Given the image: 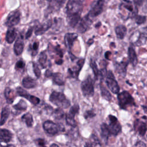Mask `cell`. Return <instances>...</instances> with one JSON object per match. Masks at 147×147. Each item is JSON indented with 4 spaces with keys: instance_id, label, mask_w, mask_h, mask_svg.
Masks as SVG:
<instances>
[{
    "instance_id": "30bf717a",
    "label": "cell",
    "mask_w": 147,
    "mask_h": 147,
    "mask_svg": "<svg viewBox=\"0 0 147 147\" xmlns=\"http://www.w3.org/2000/svg\"><path fill=\"white\" fill-rule=\"evenodd\" d=\"M109 125H108V127L110 131V134L113 135H117L121 131V126L118 119L116 117L113 115H109Z\"/></svg>"
},
{
    "instance_id": "7c38bea8",
    "label": "cell",
    "mask_w": 147,
    "mask_h": 147,
    "mask_svg": "<svg viewBox=\"0 0 147 147\" xmlns=\"http://www.w3.org/2000/svg\"><path fill=\"white\" fill-rule=\"evenodd\" d=\"M92 23V20L90 19L88 16H85L84 17L81 18L77 26H76V29L77 31L80 33H84L88 29L90 28L91 24Z\"/></svg>"
},
{
    "instance_id": "e575fe53",
    "label": "cell",
    "mask_w": 147,
    "mask_h": 147,
    "mask_svg": "<svg viewBox=\"0 0 147 147\" xmlns=\"http://www.w3.org/2000/svg\"><path fill=\"white\" fill-rule=\"evenodd\" d=\"M22 120L25 122L28 127H31L33 123V119L32 114L29 113H27L22 115L21 117Z\"/></svg>"
},
{
    "instance_id": "816d5d0a",
    "label": "cell",
    "mask_w": 147,
    "mask_h": 147,
    "mask_svg": "<svg viewBox=\"0 0 147 147\" xmlns=\"http://www.w3.org/2000/svg\"><path fill=\"white\" fill-rule=\"evenodd\" d=\"M84 147H94V146H92V144H91L90 143H86V145H84Z\"/></svg>"
},
{
    "instance_id": "cb8c5ba5",
    "label": "cell",
    "mask_w": 147,
    "mask_h": 147,
    "mask_svg": "<svg viewBox=\"0 0 147 147\" xmlns=\"http://www.w3.org/2000/svg\"><path fill=\"white\" fill-rule=\"evenodd\" d=\"M81 19V16L69 15L67 16V22L69 26L75 28Z\"/></svg>"
},
{
    "instance_id": "b9f144b4",
    "label": "cell",
    "mask_w": 147,
    "mask_h": 147,
    "mask_svg": "<svg viewBox=\"0 0 147 147\" xmlns=\"http://www.w3.org/2000/svg\"><path fill=\"white\" fill-rule=\"evenodd\" d=\"M17 93L18 94V95H20V96H21L22 97H24L25 98L29 94L26 90H25L24 89H23L21 87H18L17 88Z\"/></svg>"
},
{
    "instance_id": "1f68e13d",
    "label": "cell",
    "mask_w": 147,
    "mask_h": 147,
    "mask_svg": "<svg viewBox=\"0 0 147 147\" xmlns=\"http://www.w3.org/2000/svg\"><path fill=\"white\" fill-rule=\"evenodd\" d=\"M90 64V66L91 67V69L93 71V73L94 74L95 79L97 80L98 79V78L99 76H100V71H99V69H98V68L97 67L96 63L95 60L91 59Z\"/></svg>"
},
{
    "instance_id": "7dc6e473",
    "label": "cell",
    "mask_w": 147,
    "mask_h": 147,
    "mask_svg": "<svg viewBox=\"0 0 147 147\" xmlns=\"http://www.w3.org/2000/svg\"><path fill=\"white\" fill-rule=\"evenodd\" d=\"M133 147H146V144L141 141H137L134 145Z\"/></svg>"
},
{
    "instance_id": "5b68a950",
    "label": "cell",
    "mask_w": 147,
    "mask_h": 147,
    "mask_svg": "<svg viewBox=\"0 0 147 147\" xmlns=\"http://www.w3.org/2000/svg\"><path fill=\"white\" fill-rule=\"evenodd\" d=\"M83 95L86 97H91L94 94V81L90 75H88L81 83Z\"/></svg>"
},
{
    "instance_id": "bcb514c9",
    "label": "cell",
    "mask_w": 147,
    "mask_h": 147,
    "mask_svg": "<svg viewBox=\"0 0 147 147\" xmlns=\"http://www.w3.org/2000/svg\"><path fill=\"white\" fill-rule=\"evenodd\" d=\"M36 144H37L38 147H46L45 142L43 139L38 138L36 140Z\"/></svg>"
},
{
    "instance_id": "d590c367",
    "label": "cell",
    "mask_w": 147,
    "mask_h": 147,
    "mask_svg": "<svg viewBox=\"0 0 147 147\" xmlns=\"http://www.w3.org/2000/svg\"><path fill=\"white\" fill-rule=\"evenodd\" d=\"M38 48H39V42L38 41H34L33 44L29 45V51H30L31 55L32 56H35L38 51Z\"/></svg>"
},
{
    "instance_id": "ffe728a7",
    "label": "cell",
    "mask_w": 147,
    "mask_h": 147,
    "mask_svg": "<svg viewBox=\"0 0 147 147\" xmlns=\"http://www.w3.org/2000/svg\"><path fill=\"white\" fill-rule=\"evenodd\" d=\"M129 62L133 67H136L138 63V58L135 49L132 47H129L127 49Z\"/></svg>"
},
{
    "instance_id": "d6a6232c",
    "label": "cell",
    "mask_w": 147,
    "mask_h": 147,
    "mask_svg": "<svg viewBox=\"0 0 147 147\" xmlns=\"http://www.w3.org/2000/svg\"><path fill=\"white\" fill-rule=\"evenodd\" d=\"M5 96L8 103H11L14 99V95L13 91L9 87L6 88L5 90Z\"/></svg>"
},
{
    "instance_id": "f5cc1de1",
    "label": "cell",
    "mask_w": 147,
    "mask_h": 147,
    "mask_svg": "<svg viewBox=\"0 0 147 147\" xmlns=\"http://www.w3.org/2000/svg\"><path fill=\"white\" fill-rule=\"evenodd\" d=\"M50 147H59V146H58L57 145H56V144H52L50 146Z\"/></svg>"
},
{
    "instance_id": "83f0119b",
    "label": "cell",
    "mask_w": 147,
    "mask_h": 147,
    "mask_svg": "<svg viewBox=\"0 0 147 147\" xmlns=\"http://www.w3.org/2000/svg\"><path fill=\"white\" fill-rule=\"evenodd\" d=\"M110 134V133L108 127V125L105 123H103L100 126V136L105 142H107Z\"/></svg>"
},
{
    "instance_id": "c3c4849f",
    "label": "cell",
    "mask_w": 147,
    "mask_h": 147,
    "mask_svg": "<svg viewBox=\"0 0 147 147\" xmlns=\"http://www.w3.org/2000/svg\"><path fill=\"white\" fill-rule=\"evenodd\" d=\"M133 3L138 7V6H141L145 0H133Z\"/></svg>"
},
{
    "instance_id": "277c9868",
    "label": "cell",
    "mask_w": 147,
    "mask_h": 147,
    "mask_svg": "<svg viewBox=\"0 0 147 147\" xmlns=\"http://www.w3.org/2000/svg\"><path fill=\"white\" fill-rule=\"evenodd\" d=\"M118 100L119 107L122 109H127L129 106H136L134 99L127 91H123L118 94Z\"/></svg>"
},
{
    "instance_id": "9c48e42d",
    "label": "cell",
    "mask_w": 147,
    "mask_h": 147,
    "mask_svg": "<svg viewBox=\"0 0 147 147\" xmlns=\"http://www.w3.org/2000/svg\"><path fill=\"white\" fill-rule=\"evenodd\" d=\"M79 106L78 105H75L72 106L69 111L65 115V121L68 125L72 127L77 126V122L75 119V116L79 113Z\"/></svg>"
},
{
    "instance_id": "7a4b0ae2",
    "label": "cell",
    "mask_w": 147,
    "mask_h": 147,
    "mask_svg": "<svg viewBox=\"0 0 147 147\" xmlns=\"http://www.w3.org/2000/svg\"><path fill=\"white\" fill-rule=\"evenodd\" d=\"M84 6V0H68L65 6L67 16H81Z\"/></svg>"
},
{
    "instance_id": "ac0fdd59",
    "label": "cell",
    "mask_w": 147,
    "mask_h": 147,
    "mask_svg": "<svg viewBox=\"0 0 147 147\" xmlns=\"http://www.w3.org/2000/svg\"><path fill=\"white\" fill-rule=\"evenodd\" d=\"M129 64V61H122L119 63L115 62L114 64V68L116 72L122 76H125L127 71V67Z\"/></svg>"
},
{
    "instance_id": "f35d334b",
    "label": "cell",
    "mask_w": 147,
    "mask_h": 147,
    "mask_svg": "<svg viewBox=\"0 0 147 147\" xmlns=\"http://www.w3.org/2000/svg\"><path fill=\"white\" fill-rule=\"evenodd\" d=\"M64 112L61 108L56 109L53 112L54 118L57 120L62 119L64 117Z\"/></svg>"
},
{
    "instance_id": "4316f807",
    "label": "cell",
    "mask_w": 147,
    "mask_h": 147,
    "mask_svg": "<svg viewBox=\"0 0 147 147\" xmlns=\"http://www.w3.org/2000/svg\"><path fill=\"white\" fill-rule=\"evenodd\" d=\"M16 36H17V32H16V29L13 27L9 28L6 34V41L9 44L12 43L15 40Z\"/></svg>"
},
{
    "instance_id": "d6986e66",
    "label": "cell",
    "mask_w": 147,
    "mask_h": 147,
    "mask_svg": "<svg viewBox=\"0 0 147 147\" xmlns=\"http://www.w3.org/2000/svg\"><path fill=\"white\" fill-rule=\"evenodd\" d=\"M24 43L23 38L21 36H20L15 41L14 44V52L15 54L17 56L20 55L24 50Z\"/></svg>"
},
{
    "instance_id": "2e32d148",
    "label": "cell",
    "mask_w": 147,
    "mask_h": 147,
    "mask_svg": "<svg viewBox=\"0 0 147 147\" xmlns=\"http://www.w3.org/2000/svg\"><path fill=\"white\" fill-rule=\"evenodd\" d=\"M78 35L75 33H67L64 37V44L66 48L68 50L69 55L71 54V49L73 47L74 43L78 38Z\"/></svg>"
},
{
    "instance_id": "8992f818",
    "label": "cell",
    "mask_w": 147,
    "mask_h": 147,
    "mask_svg": "<svg viewBox=\"0 0 147 147\" xmlns=\"http://www.w3.org/2000/svg\"><path fill=\"white\" fill-rule=\"evenodd\" d=\"M105 79L106 84L109 89L113 94H118L120 90V87L111 71H107Z\"/></svg>"
},
{
    "instance_id": "f6af8a7d",
    "label": "cell",
    "mask_w": 147,
    "mask_h": 147,
    "mask_svg": "<svg viewBox=\"0 0 147 147\" xmlns=\"http://www.w3.org/2000/svg\"><path fill=\"white\" fill-rule=\"evenodd\" d=\"M34 29V26H32V27H30L28 29L26 33H25V38L26 39H28L29 37H31Z\"/></svg>"
},
{
    "instance_id": "8d00e7d4",
    "label": "cell",
    "mask_w": 147,
    "mask_h": 147,
    "mask_svg": "<svg viewBox=\"0 0 147 147\" xmlns=\"http://www.w3.org/2000/svg\"><path fill=\"white\" fill-rule=\"evenodd\" d=\"M13 107L17 110L24 111L27 109V104L25 100L21 99L19 101V102L17 104L13 106Z\"/></svg>"
},
{
    "instance_id": "484cf974",
    "label": "cell",
    "mask_w": 147,
    "mask_h": 147,
    "mask_svg": "<svg viewBox=\"0 0 147 147\" xmlns=\"http://www.w3.org/2000/svg\"><path fill=\"white\" fill-rule=\"evenodd\" d=\"M115 33L118 39L122 40L127 33V28L125 25H119L115 28Z\"/></svg>"
},
{
    "instance_id": "4fadbf2b",
    "label": "cell",
    "mask_w": 147,
    "mask_h": 147,
    "mask_svg": "<svg viewBox=\"0 0 147 147\" xmlns=\"http://www.w3.org/2000/svg\"><path fill=\"white\" fill-rule=\"evenodd\" d=\"M45 76L47 78H51L53 83L59 86L64 84V81L63 75L60 72H52V71L48 69L45 72Z\"/></svg>"
},
{
    "instance_id": "60d3db41",
    "label": "cell",
    "mask_w": 147,
    "mask_h": 147,
    "mask_svg": "<svg viewBox=\"0 0 147 147\" xmlns=\"http://www.w3.org/2000/svg\"><path fill=\"white\" fill-rule=\"evenodd\" d=\"M32 67H33V70L34 72V74L37 78H39L41 76V70L37 63L35 62L32 63Z\"/></svg>"
},
{
    "instance_id": "e0dca14e",
    "label": "cell",
    "mask_w": 147,
    "mask_h": 147,
    "mask_svg": "<svg viewBox=\"0 0 147 147\" xmlns=\"http://www.w3.org/2000/svg\"><path fill=\"white\" fill-rule=\"evenodd\" d=\"M52 25V21L51 19L48 21L34 26V33L36 36H40L43 34L46 31H47Z\"/></svg>"
},
{
    "instance_id": "ab89813d",
    "label": "cell",
    "mask_w": 147,
    "mask_h": 147,
    "mask_svg": "<svg viewBox=\"0 0 147 147\" xmlns=\"http://www.w3.org/2000/svg\"><path fill=\"white\" fill-rule=\"evenodd\" d=\"M26 99H28L31 103H32L33 105H38L40 102V100L38 98L35 96H33V95H31L30 94H28L26 98H25Z\"/></svg>"
},
{
    "instance_id": "f907efd6",
    "label": "cell",
    "mask_w": 147,
    "mask_h": 147,
    "mask_svg": "<svg viewBox=\"0 0 147 147\" xmlns=\"http://www.w3.org/2000/svg\"><path fill=\"white\" fill-rule=\"evenodd\" d=\"M94 39L93 38H90L88 40V41H87V44L88 45H91V44H92V43L94 42Z\"/></svg>"
},
{
    "instance_id": "3957f363",
    "label": "cell",
    "mask_w": 147,
    "mask_h": 147,
    "mask_svg": "<svg viewBox=\"0 0 147 147\" xmlns=\"http://www.w3.org/2000/svg\"><path fill=\"white\" fill-rule=\"evenodd\" d=\"M49 100L60 108L67 109L70 106L69 100L67 99L63 93L60 92L53 91L49 96Z\"/></svg>"
},
{
    "instance_id": "8fae6325",
    "label": "cell",
    "mask_w": 147,
    "mask_h": 147,
    "mask_svg": "<svg viewBox=\"0 0 147 147\" xmlns=\"http://www.w3.org/2000/svg\"><path fill=\"white\" fill-rule=\"evenodd\" d=\"M21 19V13L19 10H14L11 11L6 20L5 25L9 28L13 27L17 25L20 21Z\"/></svg>"
},
{
    "instance_id": "ee69618b",
    "label": "cell",
    "mask_w": 147,
    "mask_h": 147,
    "mask_svg": "<svg viewBox=\"0 0 147 147\" xmlns=\"http://www.w3.org/2000/svg\"><path fill=\"white\" fill-rule=\"evenodd\" d=\"M25 64L22 60H18L16 64V68L17 69H21L25 67Z\"/></svg>"
},
{
    "instance_id": "603a6c76",
    "label": "cell",
    "mask_w": 147,
    "mask_h": 147,
    "mask_svg": "<svg viewBox=\"0 0 147 147\" xmlns=\"http://www.w3.org/2000/svg\"><path fill=\"white\" fill-rule=\"evenodd\" d=\"M22 84L24 87L29 89L34 88L37 86V82L36 80L29 76H25L22 80Z\"/></svg>"
},
{
    "instance_id": "ba28073f",
    "label": "cell",
    "mask_w": 147,
    "mask_h": 147,
    "mask_svg": "<svg viewBox=\"0 0 147 147\" xmlns=\"http://www.w3.org/2000/svg\"><path fill=\"white\" fill-rule=\"evenodd\" d=\"M49 2L48 6L45 10V16L47 17L49 14L59 11L63 6L66 0H47Z\"/></svg>"
},
{
    "instance_id": "d4e9b609",
    "label": "cell",
    "mask_w": 147,
    "mask_h": 147,
    "mask_svg": "<svg viewBox=\"0 0 147 147\" xmlns=\"http://www.w3.org/2000/svg\"><path fill=\"white\" fill-rule=\"evenodd\" d=\"M12 138V133L7 129H0V140L4 142H9Z\"/></svg>"
},
{
    "instance_id": "9a60e30c",
    "label": "cell",
    "mask_w": 147,
    "mask_h": 147,
    "mask_svg": "<svg viewBox=\"0 0 147 147\" xmlns=\"http://www.w3.org/2000/svg\"><path fill=\"white\" fill-rule=\"evenodd\" d=\"M84 58L79 59L76 62V66H75V67L72 69L69 68L68 69V74H69V76L74 78H78V77L79 76V74L84 64Z\"/></svg>"
},
{
    "instance_id": "44dd1931",
    "label": "cell",
    "mask_w": 147,
    "mask_h": 147,
    "mask_svg": "<svg viewBox=\"0 0 147 147\" xmlns=\"http://www.w3.org/2000/svg\"><path fill=\"white\" fill-rule=\"evenodd\" d=\"M134 129L140 136H144L146 131V124L144 122L137 119L134 122Z\"/></svg>"
},
{
    "instance_id": "74e56055",
    "label": "cell",
    "mask_w": 147,
    "mask_h": 147,
    "mask_svg": "<svg viewBox=\"0 0 147 147\" xmlns=\"http://www.w3.org/2000/svg\"><path fill=\"white\" fill-rule=\"evenodd\" d=\"M133 18L134 19L135 22L138 25L144 24L146 21V16H141V15L137 14Z\"/></svg>"
},
{
    "instance_id": "7402d4cb",
    "label": "cell",
    "mask_w": 147,
    "mask_h": 147,
    "mask_svg": "<svg viewBox=\"0 0 147 147\" xmlns=\"http://www.w3.org/2000/svg\"><path fill=\"white\" fill-rule=\"evenodd\" d=\"M48 50V52H49V54L54 53L59 57V59H63L64 53L62 49L61 48L59 45H56L55 46L51 44H49Z\"/></svg>"
},
{
    "instance_id": "5bb4252c",
    "label": "cell",
    "mask_w": 147,
    "mask_h": 147,
    "mask_svg": "<svg viewBox=\"0 0 147 147\" xmlns=\"http://www.w3.org/2000/svg\"><path fill=\"white\" fill-rule=\"evenodd\" d=\"M44 130L48 134L51 135L56 134L59 130H61V127L59 125H56L53 122L48 120L43 123Z\"/></svg>"
},
{
    "instance_id": "f546056e",
    "label": "cell",
    "mask_w": 147,
    "mask_h": 147,
    "mask_svg": "<svg viewBox=\"0 0 147 147\" xmlns=\"http://www.w3.org/2000/svg\"><path fill=\"white\" fill-rule=\"evenodd\" d=\"M38 61L40 65L42 67V68H45L47 66V55L46 51L41 52L40 54Z\"/></svg>"
},
{
    "instance_id": "7bdbcfd3",
    "label": "cell",
    "mask_w": 147,
    "mask_h": 147,
    "mask_svg": "<svg viewBox=\"0 0 147 147\" xmlns=\"http://www.w3.org/2000/svg\"><path fill=\"white\" fill-rule=\"evenodd\" d=\"M95 115H96L95 113L92 110H87L85 112L84 114V117L86 119H88V118H90L95 117Z\"/></svg>"
},
{
    "instance_id": "6da1fadb",
    "label": "cell",
    "mask_w": 147,
    "mask_h": 147,
    "mask_svg": "<svg viewBox=\"0 0 147 147\" xmlns=\"http://www.w3.org/2000/svg\"><path fill=\"white\" fill-rule=\"evenodd\" d=\"M120 16L124 20L133 18L138 14L137 6L130 0H122L119 7Z\"/></svg>"
},
{
    "instance_id": "52a82bcc",
    "label": "cell",
    "mask_w": 147,
    "mask_h": 147,
    "mask_svg": "<svg viewBox=\"0 0 147 147\" xmlns=\"http://www.w3.org/2000/svg\"><path fill=\"white\" fill-rule=\"evenodd\" d=\"M105 4V0H97L91 6L90 10L87 14V16H88L91 20L92 18L98 17L102 13L104 9Z\"/></svg>"
},
{
    "instance_id": "4dcf8cb0",
    "label": "cell",
    "mask_w": 147,
    "mask_h": 147,
    "mask_svg": "<svg viewBox=\"0 0 147 147\" xmlns=\"http://www.w3.org/2000/svg\"><path fill=\"white\" fill-rule=\"evenodd\" d=\"M146 42V31L145 32L140 33L138 36L137 37V40L134 42V44L136 46H140L143 44H145Z\"/></svg>"
},
{
    "instance_id": "db71d44e",
    "label": "cell",
    "mask_w": 147,
    "mask_h": 147,
    "mask_svg": "<svg viewBox=\"0 0 147 147\" xmlns=\"http://www.w3.org/2000/svg\"><path fill=\"white\" fill-rule=\"evenodd\" d=\"M6 147H16L14 145H12V144H9L7 145Z\"/></svg>"
},
{
    "instance_id": "836d02e7",
    "label": "cell",
    "mask_w": 147,
    "mask_h": 147,
    "mask_svg": "<svg viewBox=\"0 0 147 147\" xmlns=\"http://www.w3.org/2000/svg\"><path fill=\"white\" fill-rule=\"evenodd\" d=\"M100 91L102 96L108 101H110L111 99V95L109 91L106 88V87L102 84H100Z\"/></svg>"
},
{
    "instance_id": "f1b7e54d",
    "label": "cell",
    "mask_w": 147,
    "mask_h": 147,
    "mask_svg": "<svg viewBox=\"0 0 147 147\" xmlns=\"http://www.w3.org/2000/svg\"><path fill=\"white\" fill-rule=\"evenodd\" d=\"M10 114V109L9 107L6 106L2 108L1 111V115L0 118V126L4 125L7 121Z\"/></svg>"
},
{
    "instance_id": "681fc988",
    "label": "cell",
    "mask_w": 147,
    "mask_h": 147,
    "mask_svg": "<svg viewBox=\"0 0 147 147\" xmlns=\"http://www.w3.org/2000/svg\"><path fill=\"white\" fill-rule=\"evenodd\" d=\"M111 55V52L110 51H107L105 53V57L106 59H108V60H110L109 59V57H110V55Z\"/></svg>"
}]
</instances>
